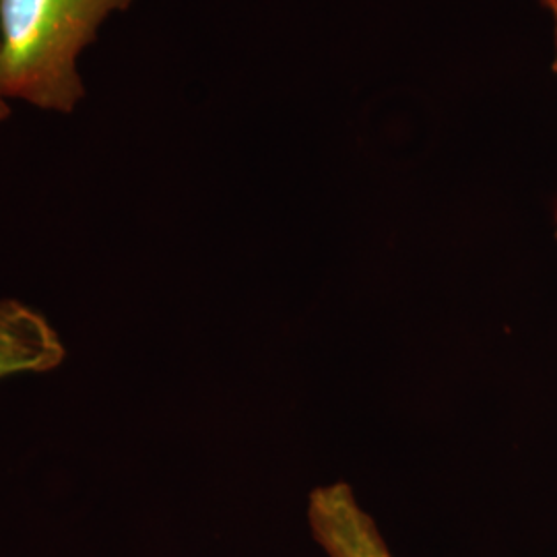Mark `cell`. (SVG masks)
<instances>
[{"label": "cell", "mask_w": 557, "mask_h": 557, "mask_svg": "<svg viewBox=\"0 0 557 557\" xmlns=\"http://www.w3.org/2000/svg\"><path fill=\"white\" fill-rule=\"evenodd\" d=\"M133 0H0L2 79L9 100L73 114L85 100L83 52Z\"/></svg>", "instance_id": "1"}, {"label": "cell", "mask_w": 557, "mask_h": 557, "mask_svg": "<svg viewBox=\"0 0 557 557\" xmlns=\"http://www.w3.org/2000/svg\"><path fill=\"white\" fill-rule=\"evenodd\" d=\"M308 524L326 557H395L349 483L317 487L308 499Z\"/></svg>", "instance_id": "2"}, {"label": "cell", "mask_w": 557, "mask_h": 557, "mask_svg": "<svg viewBox=\"0 0 557 557\" xmlns=\"http://www.w3.org/2000/svg\"><path fill=\"white\" fill-rule=\"evenodd\" d=\"M64 358V347L48 320L15 299L0 301V379L46 372Z\"/></svg>", "instance_id": "3"}, {"label": "cell", "mask_w": 557, "mask_h": 557, "mask_svg": "<svg viewBox=\"0 0 557 557\" xmlns=\"http://www.w3.org/2000/svg\"><path fill=\"white\" fill-rule=\"evenodd\" d=\"M11 114V100L7 98L4 91V79H2V40H0V122L9 119Z\"/></svg>", "instance_id": "4"}, {"label": "cell", "mask_w": 557, "mask_h": 557, "mask_svg": "<svg viewBox=\"0 0 557 557\" xmlns=\"http://www.w3.org/2000/svg\"><path fill=\"white\" fill-rule=\"evenodd\" d=\"M549 11H552V15H554V20H556V46H557V0H541Z\"/></svg>", "instance_id": "5"}, {"label": "cell", "mask_w": 557, "mask_h": 557, "mask_svg": "<svg viewBox=\"0 0 557 557\" xmlns=\"http://www.w3.org/2000/svg\"><path fill=\"white\" fill-rule=\"evenodd\" d=\"M554 69H556V73H557V48H556V62H554ZM556 236H557V209H556Z\"/></svg>", "instance_id": "6"}]
</instances>
